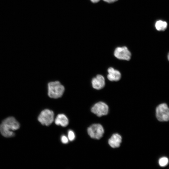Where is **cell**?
<instances>
[{"label": "cell", "instance_id": "5bb4252c", "mask_svg": "<svg viewBox=\"0 0 169 169\" xmlns=\"http://www.w3.org/2000/svg\"><path fill=\"white\" fill-rule=\"evenodd\" d=\"M68 139L70 141H73L75 138V135L74 132L71 130H69L68 132Z\"/></svg>", "mask_w": 169, "mask_h": 169}, {"label": "cell", "instance_id": "30bf717a", "mask_svg": "<svg viewBox=\"0 0 169 169\" xmlns=\"http://www.w3.org/2000/svg\"><path fill=\"white\" fill-rule=\"evenodd\" d=\"M108 79L110 81H117L121 78V74L119 71L113 68L110 67L108 69Z\"/></svg>", "mask_w": 169, "mask_h": 169}, {"label": "cell", "instance_id": "9a60e30c", "mask_svg": "<svg viewBox=\"0 0 169 169\" xmlns=\"http://www.w3.org/2000/svg\"><path fill=\"white\" fill-rule=\"evenodd\" d=\"M61 141L63 144H67L68 142V139L65 136L63 135L61 137Z\"/></svg>", "mask_w": 169, "mask_h": 169}, {"label": "cell", "instance_id": "ba28073f", "mask_svg": "<svg viewBox=\"0 0 169 169\" xmlns=\"http://www.w3.org/2000/svg\"><path fill=\"white\" fill-rule=\"evenodd\" d=\"M91 84L93 88L96 90H99L102 89L105 84V78L101 75H97L92 79Z\"/></svg>", "mask_w": 169, "mask_h": 169}, {"label": "cell", "instance_id": "6da1fadb", "mask_svg": "<svg viewBox=\"0 0 169 169\" xmlns=\"http://www.w3.org/2000/svg\"><path fill=\"white\" fill-rule=\"evenodd\" d=\"M19 123L13 116L9 117L3 120L0 125V132L5 137L14 136V131L20 127Z\"/></svg>", "mask_w": 169, "mask_h": 169}, {"label": "cell", "instance_id": "277c9868", "mask_svg": "<svg viewBox=\"0 0 169 169\" xmlns=\"http://www.w3.org/2000/svg\"><path fill=\"white\" fill-rule=\"evenodd\" d=\"M54 114L53 111L45 109L41 111L38 117V120L43 125L48 126L54 120Z\"/></svg>", "mask_w": 169, "mask_h": 169}, {"label": "cell", "instance_id": "ac0fdd59", "mask_svg": "<svg viewBox=\"0 0 169 169\" xmlns=\"http://www.w3.org/2000/svg\"><path fill=\"white\" fill-rule=\"evenodd\" d=\"M167 58L168 60L169 61V53L168 54V55H167Z\"/></svg>", "mask_w": 169, "mask_h": 169}, {"label": "cell", "instance_id": "3957f363", "mask_svg": "<svg viewBox=\"0 0 169 169\" xmlns=\"http://www.w3.org/2000/svg\"><path fill=\"white\" fill-rule=\"evenodd\" d=\"M156 116L157 119L160 121L169 120V108L166 104L162 103L157 107Z\"/></svg>", "mask_w": 169, "mask_h": 169}, {"label": "cell", "instance_id": "e0dca14e", "mask_svg": "<svg viewBox=\"0 0 169 169\" xmlns=\"http://www.w3.org/2000/svg\"><path fill=\"white\" fill-rule=\"evenodd\" d=\"M93 3H96L100 1V0H90Z\"/></svg>", "mask_w": 169, "mask_h": 169}, {"label": "cell", "instance_id": "7c38bea8", "mask_svg": "<svg viewBox=\"0 0 169 169\" xmlns=\"http://www.w3.org/2000/svg\"><path fill=\"white\" fill-rule=\"evenodd\" d=\"M167 27V23L165 21L159 20L157 21L155 24V27L158 31H164Z\"/></svg>", "mask_w": 169, "mask_h": 169}, {"label": "cell", "instance_id": "9c48e42d", "mask_svg": "<svg viewBox=\"0 0 169 169\" xmlns=\"http://www.w3.org/2000/svg\"><path fill=\"white\" fill-rule=\"evenodd\" d=\"M122 141L121 136L117 133L113 134L108 140L110 146L113 148L119 147Z\"/></svg>", "mask_w": 169, "mask_h": 169}, {"label": "cell", "instance_id": "8fae6325", "mask_svg": "<svg viewBox=\"0 0 169 169\" xmlns=\"http://www.w3.org/2000/svg\"><path fill=\"white\" fill-rule=\"evenodd\" d=\"M55 123L57 125L66 127L69 124V120L65 115L59 114L57 115L55 120Z\"/></svg>", "mask_w": 169, "mask_h": 169}, {"label": "cell", "instance_id": "8992f818", "mask_svg": "<svg viewBox=\"0 0 169 169\" xmlns=\"http://www.w3.org/2000/svg\"><path fill=\"white\" fill-rule=\"evenodd\" d=\"M108 111V105L101 101L95 104L91 108V111L99 117L107 115Z\"/></svg>", "mask_w": 169, "mask_h": 169}, {"label": "cell", "instance_id": "5b68a950", "mask_svg": "<svg viewBox=\"0 0 169 169\" xmlns=\"http://www.w3.org/2000/svg\"><path fill=\"white\" fill-rule=\"evenodd\" d=\"M87 132L92 138L99 139L103 136L104 131L103 126L100 124H93L88 128Z\"/></svg>", "mask_w": 169, "mask_h": 169}, {"label": "cell", "instance_id": "2e32d148", "mask_svg": "<svg viewBox=\"0 0 169 169\" xmlns=\"http://www.w3.org/2000/svg\"><path fill=\"white\" fill-rule=\"evenodd\" d=\"M104 1L108 3H112L115 2L118 0H103Z\"/></svg>", "mask_w": 169, "mask_h": 169}, {"label": "cell", "instance_id": "4fadbf2b", "mask_svg": "<svg viewBox=\"0 0 169 169\" xmlns=\"http://www.w3.org/2000/svg\"><path fill=\"white\" fill-rule=\"evenodd\" d=\"M169 160L167 158L163 157L160 158L159 160V165L161 167L166 166L168 163Z\"/></svg>", "mask_w": 169, "mask_h": 169}, {"label": "cell", "instance_id": "7a4b0ae2", "mask_svg": "<svg viewBox=\"0 0 169 169\" xmlns=\"http://www.w3.org/2000/svg\"><path fill=\"white\" fill-rule=\"evenodd\" d=\"M48 95L52 98L61 97L65 90L64 86L58 81L49 82L48 84Z\"/></svg>", "mask_w": 169, "mask_h": 169}, {"label": "cell", "instance_id": "52a82bcc", "mask_svg": "<svg viewBox=\"0 0 169 169\" xmlns=\"http://www.w3.org/2000/svg\"><path fill=\"white\" fill-rule=\"evenodd\" d=\"M114 54L116 58L121 60H129L131 56V53L125 46L117 47L115 49Z\"/></svg>", "mask_w": 169, "mask_h": 169}]
</instances>
